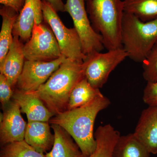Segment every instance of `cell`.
I'll return each mask as SVG.
<instances>
[{"label": "cell", "mask_w": 157, "mask_h": 157, "mask_svg": "<svg viewBox=\"0 0 157 157\" xmlns=\"http://www.w3.org/2000/svg\"><path fill=\"white\" fill-rule=\"evenodd\" d=\"M110 104L109 99L103 94L84 106L54 116L49 123L64 129L79 147L83 157H89L97 147L94 133L96 117Z\"/></svg>", "instance_id": "obj_1"}, {"label": "cell", "mask_w": 157, "mask_h": 157, "mask_svg": "<svg viewBox=\"0 0 157 157\" xmlns=\"http://www.w3.org/2000/svg\"><path fill=\"white\" fill-rule=\"evenodd\" d=\"M84 77L83 63L67 59L45 83L27 92L40 99L55 116L67 110L70 94Z\"/></svg>", "instance_id": "obj_2"}, {"label": "cell", "mask_w": 157, "mask_h": 157, "mask_svg": "<svg viewBox=\"0 0 157 157\" xmlns=\"http://www.w3.org/2000/svg\"><path fill=\"white\" fill-rule=\"evenodd\" d=\"M86 11L93 28L103 38L107 50L122 47L121 30L124 14L123 0H87Z\"/></svg>", "instance_id": "obj_3"}, {"label": "cell", "mask_w": 157, "mask_h": 157, "mask_svg": "<svg viewBox=\"0 0 157 157\" xmlns=\"http://www.w3.org/2000/svg\"><path fill=\"white\" fill-rule=\"evenodd\" d=\"M157 43V19L143 21L133 14L124 12L121 44L128 57L142 63Z\"/></svg>", "instance_id": "obj_4"}, {"label": "cell", "mask_w": 157, "mask_h": 157, "mask_svg": "<svg viewBox=\"0 0 157 157\" xmlns=\"http://www.w3.org/2000/svg\"><path fill=\"white\" fill-rule=\"evenodd\" d=\"M42 11L43 21L52 30L62 55L73 61L83 63L86 56L83 53L80 37L75 28H67L57 12L44 0H42Z\"/></svg>", "instance_id": "obj_5"}, {"label": "cell", "mask_w": 157, "mask_h": 157, "mask_svg": "<svg viewBox=\"0 0 157 157\" xmlns=\"http://www.w3.org/2000/svg\"><path fill=\"white\" fill-rule=\"evenodd\" d=\"M128 57L122 47L107 50L104 53L95 52L90 54L83 63L85 77L93 87L100 89L107 82L112 71Z\"/></svg>", "instance_id": "obj_6"}, {"label": "cell", "mask_w": 157, "mask_h": 157, "mask_svg": "<svg viewBox=\"0 0 157 157\" xmlns=\"http://www.w3.org/2000/svg\"><path fill=\"white\" fill-rule=\"evenodd\" d=\"M25 60L49 62L63 55L52 30L45 22L34 24L32 35L23 47Z\"/></svg>", "instance_id": "obj_7"}, {"label": "cell", "mask_w": 157, "mask_h": 157, "mask_svg": "<svg viewBox=\"0 0 157 157\" xmlns=\"http://www.w3.org/2000/svg\"><path fill=\"white\" fill-rule=\"evenodd\" d=\"M85 0H67L65 12L70 14L74 28L80 37L83 53L86 56L105 48L103 38L91 24L86 9Z\"/></svg>", "instance_id": "obj_8"}, {"label": "cell", "mask_w": 157, "mask_h": 157, "mask_svg": "<svg viewBox=\"0 0 157 157\" xmlns=\"http://www.w3.org/2000/svg\"><path fill=\"white\" fill-rule=\"evenodd\" d=\"M66 59L63 56L49 62L25 60L16 85L17 89L25 92L36 90L47 81Z\"/></svg>", "instance_id": "obj_9"}, {"label": "cell", "mask_w": 157, "mask_h": 157, "mask_svg": "<svg viewBox=\"0 0 157 157\" xmlns=\"http://www.w3.org/2000/svg\"><path fill=\"white\" fill-rule=\"evenodd\" d=\"M3 110L0 124L1 146L24 140L27 123L21 116L18 104L13 100Z\"/></svg>", "instance_id": "obj_10"}, {"label": "cell", "mask_w": 157, "mask_h": 157, "mask_svg": "<svg viewBox=\"0 0 157 157\" xmlns=\"http://www.w3.org/2000/svg\"><path fill=\"white\" fill-rule=\"evenodd\" d=\"M43 21L42 0H25L14 24L13 36L17 35L22 42H26L30 38L35 23L39 24Z\"/></svg>", "instance_id": "obj_11"}, {"label": "cell", "mask_w": 157, "mask_h": 157, "mask_svg": "<svg viewBox=\"0 0 157 157\" xmlns=\"http://www.w3.org/2000/svg\"><path fill=\"white\" fill-rule=\"evenodd\" d=\"M151 154H157V106L144 109L134 133Z\"/></svg>", "instance_id": "obj_12"}, {"label": "cell", "mask_w": 157, "mask_h": 157, "mask_svg": "<svg viewBox=\"0 0 157 157\" xmlns=\"http://www.w3.org/2000/svg\"><path fill=\"white\" fill-rule=\"evenodd\" d=\"M24 44L17 35L13 41L6 57L0 63V72L8 79L13 88L17 85L25 61L23 51Z\"/></svg>", "instance_id": "obj_13"}, {"label": "cell", "mask_w": 157, "mask_h": 157, "mask_svg": "<svg viewBox=\"0 0 157 157\" xmlns=\"http://www.w3.org/2000/svg\"><path fill=\"white\" fill-rule=\"evenodd\" d=\"M12 99L18 104L21 112L26 114L28 122H49L54 116L40 99L27 92L17 88L14 90Z\"/></svg>", "instance_id": "obj_14"}, {"label": "cell", "mask_w": 157, "mask_h": 157, "mask_svg": "<svg viewBox=\"0 0 157 157\" xmlns=\"http://www.w3.org/2000/svg\"><path fill=\"white\" fill-rule=\"evenodd\" d=\"M48 122H28L25 140L37 151L44 154L51 150L55 141L54 135L51 132Z\"/></svg>", "instance_id": "obj_15"}, {"label": "cell", "mask_w": 157, "mask_h": 157, "mask_svg": "<svg viewBox=\"0 0 157 157\" xmlns=\"http://www.w3.org/2000/svg\"><path fill=\"white\" fill-rule=\"evenodd\" d=\"M55 141L51 150L46 153V157H83L79 147L73 137L60 126L52 124Z\"/></svg>", "instance_id": "obj_16"}, {"label": "cell", "mask_w": 157, "mask_h": 157, "mask_svg": "<svg viewBox=\"0 0 157 157\" xmlns=\"http://www.w3.org/2000/svg\"><path fill=\"white\" fill-rule=\"evenodd\" d=\"M119 132L109 124L100 126L94 133L97 147L89 157H112Z\"/></svg>", "instance_id": "obj_17"}, {"label": "cell", "mask_w": 157, "mask_h": 157, "mask_svg": "<svg viewBox=\"0 0 157 157\" xmlns=\"http://www.w3.org/2000/svg\"><path fill=\"white\" fill-rule=\"evenodd\" d=\"M151 153L134 133L119 136L113 151L112 157H150Z\"/></svg>", "instance_id": "obj_18"}, {"label": "cell", "mask_w": 157, "mask_h": 157, "mask_svg": "<svg viewBox=\"0 0 157 157\" xmlns=\"http://www.w3.org/2000/svg\"><path fill=\"white\" fill-rule=\"evenodd\" d=\"M2 18L0 33V63L2 62L13 41V31L19 14L9 7L4 6L0 10Z\"/></svg>", "instance_id": "obj_19"}, {"label": "cell", "mask_w": 157, "mask_h": 157, "mask_svg": "<svg viewBox=\"0 0 157 157\" xmlns=\"http://www.w3.org/2000/svg\"><path fill=\"white\" fill-rule=\"evenodd\" d=\"M102 95L99 89L93 87L84 77L76 85L70 94L67 110L84 106Z\"/></svg>", "instance_id": "obj_20"}, {"label": "cell", "mask_w": 157, "mask_h": 157, "mask_svg": "<svg viewBox=\"0 0 157 157\" xmlns=\"http://www.w3.org/2000/svg\"><path fill=\"white\" fill-rule=\"evenodd\" d=\"M124 11L143 21L157 19V0H123Z\"/></svg>", "instance_id": "obj_21"}, {"label": "cell", "mask_w": 157, "mask_h": 157, "mask_svg": "<svg viewBox=\"0 0 157 157\" xmlns=\"http://www.w3.org/2000/svg\"><path fill=\"white\" fill-rule=\"evenodd\" d=\"M0 157H46L37 151L25 140L13 142L2 147Z\"/></svg>", "instance_id": "obj_22"}, {"label": "cell", "mask_w": 157, "mask_h": 157, "mask_svg": "<svg viewBox=\"0 0 157 157\" xmlns=\"http://www.w3.org/2000/svg\"><path fill=\"white\" fill-rule=\"evenodd\" d=\"M142 63L144 80L147 82H157V43Z\"/></svg>", "instance_id": "obj_23"}, {"label": "cell", "mask_w": 157, "mask_h": 157, "mask_svg": "<svg viewBox=\"0 0 157 157\" xmlns=\"http://www.w3.org/2000/svg\"><path fill=\"white\" fill-rule=\"evenodd\" d=\"M14 92L13 87L8 79L0 74V101L3 109L11 101Z\"/></svg>", "instance_id": "obj_24"}, {"label": "cell", "mask_w": 157, "mask_h": 157, "mask_svg": "<svg viewBox=\"0 0 157 157\" xmlns=\"http://www.w3.org/2000/svg\"><path fill=\"white\" fill-rule=\"evenodd\" d=\"M142 99L148 106H157V82H147L144 90Z\"/></svg>", "instance_id": "obj_25"}, {"label": "cell", "mask_w": 157, "mask_h": 157, "mask_svg": "<svg viewBox=\"0 0 157 157\" xmlns=\"http://www.w3.org/2000/svg\"><path fill=\"white\" fill-rule=\"evenodd\" d=\"M25 0H0V3L4 6L9 7L18 14L21 11L24 6Z\"/></svg>", "instance_id": "obj_26"}, {"label": "cell", "mask_w": 157, "mask_h": 157, "mask_svg": "<svg viewBox=\"0 0 157 157\" xmlns=\"http://www.w3.org/2000/svg\"><path fill=\"white\" fill-rule=\"evenodd\" d=\"M57 11L65 12V4L62 0H44Z\"/></svg>", "instance_id": "obj_27"}, {"label": "cell", "mask_w": 157, "mask_h": 157, "mask_svg": "<svg viewBox=\"0 0 157 157\" xmlns=\"http://www.w3.org/2000/svg\"><path fill=\"white\" fill-rule=\"evenodd\" d=\"M85 1H86H86H87V0H85Z\"/></svg>", "instance_id": "obj_28"}]
</instances>
